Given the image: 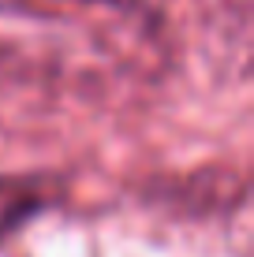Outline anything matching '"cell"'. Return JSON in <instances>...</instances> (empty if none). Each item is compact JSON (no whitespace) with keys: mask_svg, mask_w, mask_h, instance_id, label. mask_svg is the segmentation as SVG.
Segmentation results:
<instances>
[{"mask_svg":"<svg viewBox=\"0 0 254 257\" xmlns=\"http://www.w3.org/2000/svg\"><path fill=\"white\" fill-rule=\"evenodd\" d=\"M86 4H112V8H138L142 0H86Z\"/></svg>","mask_w":254,"mask_h":257,"instance_id":"2","label":"cell"},{"mask_svg":"<svg viewBox=\"0 0 254 257\" xmlns=\"http://www.w3.org/2000/svg\"><path fill=\"white\" fill-rule=\"evenodd\" d=\"M45 209V194L30 183L19 179H0V242L12 231H19L30 216Z\"/></svg>","mask_w":254,"mask_h":257,"instance_id":"1","label":"cell"}]
</instances>
